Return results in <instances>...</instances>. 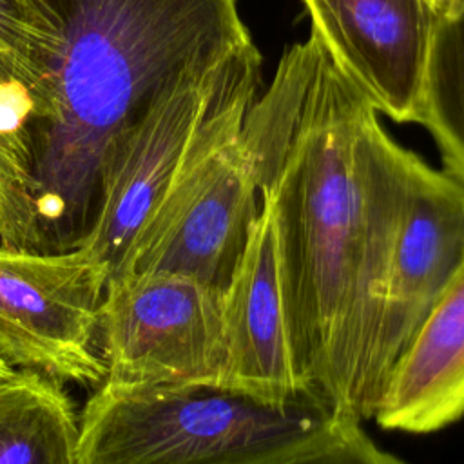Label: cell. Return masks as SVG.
<instances>
[{"label": "cell", "instance_id": "obj_1", "mask_svg": "<svg viewBox=\"0 0 464 464\" xmlns=\"http://www.w3.org/2000/svg\"><path fill=\"white\" fill-rule=\"evenodd\" d=\"M283 123L279 165L261 203L274 223L294 372L308 395L353 417L408 149L324 49L290 71Z\"/></svg>", "mask_w": 464, "mask_h": 464}, {"label": "cell", "instance_id": "obj_2", "mask_svg": "<svg viewBox=\"0 0 464 464\" xmlns=\"http://www.w3.org/2000/svg\"><path fill=\"white\" fill-rule=\"evenodd\" d=\"M47 31L27 127L42 252L85 241L109 150L161 94L252 44L239 0H33Z\"/></svg>", "mask_w": 464, "mask_h": 464}, {"label": "cell", "instance_id": "obj_3", "mask_svg": "<svg viewBox=\"0 0 464 464\" xmlns=\"http://www.w3.org/2000/svg\"><path fill=\"white\" fill-rule=\"evenodd\" d=\"M335 417L315 397L265 402L216 382H100L78 417V464H261Z\"/></svg>", "mask_w": 464, "mask_h": 464}, {"label": "cell", "instance_id": "obj_4", "mask_svg": "<svg viewBox=\"0 0 464 464\" xmlns=\"http://www.w3.org/2000/svg\"><path fill=\"white\" fill-rule=\"evenodd\" d=\"M259 85L256 69L205 120L116 277L169 272L225 292L261 212L239 136Z\"/></svg>", "mask_w": 464, "mask_h": 464}, {"label": "cell", "instance_id": "obj_5", "mask_svg": "<svg viewBox=\"0 0 464 464\" xmlns=\"http://www.w3.org/2000/svg\"><path fill=\"white\" fill-rule=\"evenodd\" d=\"M261 69L256 44L219 65L179 80L112 143L92 227L82 243L114 279L150 219L205 120L252 71Z\"/></svg>", "mask_w": 464, "mask_h": 464}, {"label": "cell", "instance_id": "obj_6", "mask_svg": "<svg viewBox=\"0 0 464 464\" xmlns=\"http://www.w3.org/2000/svg\"><path fill=\"white\" fill-rule=\"evenodd\" d=\"M103 384H221L223 292L169 272L107 281L100 314Z\"/></svg>", "mask_w": 464, "mask_h": 464}, {"label": "cell", "instance_id": "obj_7", "mask_svg": "<svg viewBox=\"0 0 464 464\" xmlns=\"http://www.w3.org/2000/svg\"><path fill=\"white\" fill-rule=\"evenodd\" d=\"M105 268L83 248L0 246V357L54 381L100 384Z\"/></svg>", "mask_w": 464, "mask_h": 464}, {"label": "cell", "instance_id": "obj_8", "mask_svg": "<svg viewBox=\"0 0 464 464\" xmlns=\"http://www.w3.org/2000/svg\"><path fill=\"white\" fill-rule=\"evenodd\" d=\"M462 259L464 187L408 150L379 319L355 395L357 419H372L390 372Z\"/></svg>", "mask_w": 464, "mask_h": 464}, {"label": "cell", "instance_id": "obj_9", "mask_svg": "<svg viewBox=\"0 0 464 464\" xmlns=\"http://www.w3.org/2000/svg\"><path fill=\"white\" fill-rule=\"evenodd\" d=\"M334 65L377 111L417 123L439 14L426 0H303Z\"/></svg>", "mask_w": 464, "mask_h": 464}, {"label": "cell", "instance_id": "obj_10", "mask_svg": "<svg viewBox=\"0 0 464 464\" xmlns=\"http://www.w3.org/2000/svg\"><path fill=\"white\" fill-rule=\"evenodd\" d=\"M221 386L265 402L308 395L294 372L270 210L261 203L245 254L223 292Z\"/></svg>", "mask_w": 464, "mask_h": 464}, {"label": "cell", "instance_id": "obj_11", "mask_svg": "<svg viewBox=\"0 0 464 464\" xmlns=\"http://www.w3.org/2000/svg\"><path fill=\"white\" fill-rule=\"evenodd\" d=\"M464 417V259L390 372L372 419L426 435Z\"/></svg>", "mask_w": 464, "mask_h": 464}, {"label": "cell", "instance_id": "obj_12", "mask_svg": "<svg viewBox=\"0 0 464 464\" xmlns=\"http://www.w3.org/2000/svg\"><path fill=\"white\" fill-rule=\"evenodd\" d=\"M78 442L60 381L27 370L0 379V464H78Z\"/></svg>", "mask_w": 464, "mask_h": 464}, {"label": "cell", "instance_id": "obj_13", "mask_svg": "<svg viewBox=\"0 0 464 464\" xmlns=\"http://www.w3.org/2000/svg\"><path fill=\"white\" fill-rule=\"evenodd\" d=\"M417 123L431 134L446 174L464 187V0L437 18Z\"/></svg>", "mask_w": 464, "mask_h": 464}, {"label": "cell", "instance_id": "obj_14", "mask_svg": "<svg viewBox=\"0 0 464 464\" xmlns=\"http://www.w3.org/2000/svg\"><path fill=\"white\" fill-rule=\"evenodd\" d=\"M47 31L33 0H0V82L24 85L33 98L42 74Z\"/></svg>", "mask_w": 464, "mask_h": 464}, {"label": "cell", "instance_id": "obj_15", "mask_svg": "<svg viewBox=\"0 0 464 464\" xmlns=\"http://www.w3.org/2000/svg\"><path fill=\"white\" fill-rule=\"evenodd\" d=\"M362 420L337 415L306 442L261 464H406L362 430Z\"/></svg>", "mask_w": 464, "mask_h": 464}, {"label": "cell", "instance_id": "obj_16", "mask_svg": "<svg viewBox=\"0 0 464 464\" xmlns=\"http://www.w3.org/2000/svg\"><path fill=\"white\" fill-rule=\"evenodd\" d=\"M7 85L0 82V89ZM0 246L40 250L29 160L0 136ZM42 252V250H40Z\"/></svg>", "mask_w": 464, "mask_h": 464}, {"label": "cell", "instance_id": "obj_17", "mask_svg": "<svg viewBox=\"0 0 464 464\" xmlns=\"http://www.w3.org/2000/svg\"><path fill=\"white\" fill-rule=\"evenodd\" d=\"M430 5H431V9L440 16V14H444L446 11H450L459 0H426Z\"/></svg>", "mask_w": 464, "mask_h": 464}, {"label": "cell", "instance_id": "obj_18", "mask_svg": "<svg viewBox=\"0 0 464 464\" xmlns=\"http://www.w3.org/2000/svg\"><path fill=\"white\" fill-rule=\"evenodd\" d=\"M14 372V368H11L2 357H0V379L2 377H7V375H11Z\"/></svg>", "mask_w": 464, "mask_h": 464}]
</instances>
